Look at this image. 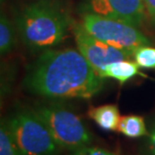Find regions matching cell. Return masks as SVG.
Listing matches in <instances>:
<instances>
[{"label": "cell", "instance_id": "obj_1", "mask_svg": "<svg viewBox=\"0 0 155 155\" xmlns=\"http://www.w3.org/2000/svg\"><path fill=\"white\" fill-rule=\"evenodd\" d=\"M23 85L42 97L89 99L102 90L104 78L79 50L48 49L28 67Z\"/></svg>", "mask_w": 155, "mask_h": 155}, {"label": "cell", "instance_id": "obj_2", "mask_svg": "<svg viewBox=\"0 0 155 155\" xmlns=\"http://www.w3.org/2000/svg\"><path fill=\"white\" fill-rule=\"evenodd\" d=\"M16 23L27 47L48 50L64 40L71 18L60 0H38L26 6Z\"/></svg>", "mask_w": 155, "mask_h": 155}, {"label": "cell", "instance_id": "obj_3", "mask_svg": "<svg viewBox=\"0 0 155 155\" xmlns=\"http://www.w3.org/2000/svg\"><path fill=\"white\" fill-rule=\"evenodd\" d=\"M6 122L13 140L23 155H60L62 152L34 110L18 109Z\"/></svg>", "mask_w": 155, "mask_h": 155}, {"label": "cell", "instance_id": "obj_4", "mask_svg": "<svg viewBox=\"0 0 155 155\" xmlns=\"http://www.w3.org/2000/svg\"><path fill=\"white\" fill-rule=\"evenodd\" d=\"M34 112L44 122L62 150L74 151L91 145L92 134L79 115L57 104L38 105Z\"/></svg>", "mask_w": 155, "mask_h": 155}, {"label": "cell", "instance_id": "obj_5", "mask_svg": "<svg viewBox=\"0 0 155 155\" xmlns=\"http://www.w3.org/2000/svg\"><path fill=\"white\" fill-rule=\"evenodd\" d=\"M81 25L89 34L134 55L138 48L150 45V40L138 27L91 12L82 14Z\"/></svg>", "mask_w": 155, "mask_h": 155}, {"label": "cell", "instance_id": "obj_6", "mask_svg": "<svg viewBox=\"0 0 155 155\" xmlns=\"http://www.w3.org/2000/svg\"><path fill=\"white\" fill-rule=\"evenodd\" d=\"M74 33L78 50L83 54L100 76L105 67L112 62L132 57V55L128 52L114 47L89 34L81 23L75 25Z\"/></svg>", "mask_w": 155, "mask_h": 155}, {"label": "cell", "instance_id": "obj_7", "mask_svg": "<svg viewBox=\"0 0 155 155\" xmlns=\"http://www.w3.org/2000/svg\"><path fill=\"white\" fill-rule=\"evenodd\" d=\"M85 11L135 27L143 24L146 15L143 0H85Z\"/></svg>", "mask_w": 155, "mask_h": 155}, {"label": "cell", "instance_id": "obj_8", "mask_svg": "<svg viewBox=\"0 0 155 155\" xmlns=\"http://www.w3.org/2000/svg\"><path fill=\"white\" fill-rule=\"evenodd\" d=\"M88 115L101 129L106 131H118L121 115L119 108L116 105L106 104L91 107L88 111Z\"/></svg>", "mask_w": 155, "mask_h": 155}, {"label": "cell", "instance_id": "obj_9", "mask_svg": "<svg viewBox=\"0 0 155 155\" xmlns=\"http://www.w3.org/2000/svg\"><path fill=\"white\" fill-rule=\"evenodd\" d=\"M139 65L136 63V61H130L129 59H124L112 62L105 67L104 71L102 72L101 77L112 78L119 81L121 84L126 83L127 81L131 80L136 75L141 74L139 71Z\"/></svg>", "mask_w": 155, "mask_h": 155}, {"label": "cell", "instance_id": "obj_10", "mask_svg": "<svg viewBox=\"0 0 155 155\" xmlns=\"http://www.w3.org/2000/svg\"><path fill=\"white\" fill-rule=\"evenodd\" d=\"M118 131L129 138H144L149 133L144 118L139 115L121 116Z\"/></svg>", "mask_w": 155, "mask_h": 155}, {"label": "cell", "instance_id": "obj_11", "mask_svg": "<svg viewBox=\"0 0 155 155\" xmlns=\"http://www.w3.org/2000/svg\"><path fill=\"white\" fill-rule=\"evenodd\" d=\"M15 32L11 22L5 15H1L0 21V51L2 54L8 53L14 47Z\"/></svg>", "mask_w": 155, "mask_h": 155}, {"label": "cell", "instance_id": "obj_12", "mask_svg": "<svg viewBox=\"0 0 155 155\" xmlns=\"http://www.w3.org/2000/svg\"><path fill=\"white\" fill-rule=\"evenodd\" d=\"M0 155H23L13 140L6 119L0 125Z\"/></svg>", "mask_w": 155, "mask_h": 155}, {"label": "cell", "instance_id": "obj_13", "mask_svg": "<svg viewBox=\"0 0 155 155\" xmlns=\"http://www.w3.org/2000/svg\"><path fill=\"white\" fill-rule=\"evenodd\" d=\"M136 63L142 68L155 69V48L145 45L138 48L134 53Z\"/></svg>", "mask_w": 155, "mask_h": 155}, {"label": "cell", "instance_id": "obj_14", "mask_svg": "<svg viewBox=\"0 0 155 155\" xmlns=\"http://www.w3.org/2000/svg\"><path fill=\"white\" fill-rule=\"evenodd\" d=\"M138 155H155V119L151 122L149 133L140 144Z\"/></svg>", "mask_w": 155, "mask_h": 155}, {"label": "cell", "instance_id": "obj_15", "mask_svg": "<svg viewBox=\"0 0 155 155\" xmlns=\"http://www.w3.org/2000/svg\"><path fill=\"white\" fill-rule=\"evenodd\" d=\"M70 155H117V154L111 152V151H109L107 149H104V148L87 145V146L81 147L79 149L71 151Z\"/></svg>", "mask_w": 155, "mask_h": 155}, {"label": "cell", "instance_id": "obj_16", "mask_svg": "<svg viewBox=\"0 0 155 155\" xmlns=\"http://www.w3.org/2000/svg\"><path fill=\"white\" fill-rule=\"evenodd\" d=\"M143 2L145 5V9H146V12L149 15L151 21L155 25V0H143Z\"/></svg>", "mask_w": 155, "mask_h": 155}]
</instances>
